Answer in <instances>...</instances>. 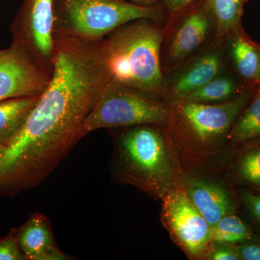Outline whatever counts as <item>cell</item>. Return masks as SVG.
I'll return each mask as SVG.
<instances>
[{"mask_svg":"<svg viewBox=\"0 0 260 260\" xmlns=\"http://www.w3.org/2000/svg\"><path fill=\"white\" fill-rule=\"evenodd\" d=\"M50 81L25 125L7 148L0 196H13L47 179L82 139V127L111 75L102 40L55 41Z\"/></svg>","mask_w":260,"mask_h":260,"instance_id":"cell-1","label":"cell"},{"mask_svg":"<svg viewBox=\"0 0 260 260\" xmlns=\"http://www.w3.org/2000/svg\"><path fill=\"white\" fill-rule=\"evenodd\" d=\"M113 179L162 200L183 187L177 153L162 126L143 124L112 129Z\"/></svg>","mask_w":260,"mask_h":260,"instance_id":"cell-2","label":"cell"},{"mask_svg":"<svg viewBox=\"0 0 260 260\" xmlns=\"http://www.w3.org/2000/svg\"><path fill=\"white\" fill-rule=\"evenodd\" d=\"M165 32L161 22L142 18L108 34L102 47L111 79L165 102L161 65Z\"/></svg>","mask_w":260,"mask_h":260,"instance_id":"cell-3","label":"cell"},{"mask_svg":"<svg viewBox=\"0 0 260 260\" xmlns=\"http://www.w3.org/2000/svg\"><path fill=\"white\" fill-rule=\"evenodd\" d=\"M257 85L221 104H203L185 99L169 104L167 121L162 127L179 160H203L227 143L234 121L254 95Z\"/></svg>","mask_w":260,"mask_h":260,"instance_id":"cell-4","label":"cell"},{"mask_svg":"<svg viewBox=\"0 0 260 260\" xmlns=\"http://www.w3.org/2000/svg\"><path fill=\"white\" fill-rule=\"evenodd\" d=\"M161 3L145 7L126 0H54V40L80 39L101 41L124 24L147 18L161 22Z\"/></svg>","mask_w":260,"mask_h":260,"instance_id":"cell-5","label":"cell"},{"mask_svg":"<svg viewBox=\"0 0 260 260\" xmlns=\"http://www.w3.org/2000/svg\"><path fill=\"white\" fill-rule=\"evenodd\" d=\"M169 104L115 80L106 84L95 107L82 127L81 138L100 129H117L143 124L164 126Z\"/></svg>","mask_w":260,"mask_h":260,"instance_id":"cell-6","label":"cell"},{"mask_svg":"<svg viewBox=\"0 0 260 260\" xmlns=\"http://www.w3.org/2000/svg\"><path fill=\"white\" fill-rule=\"evenodd\" d=\"M161 219L173 240L190 259L208 257L213 246L211 227L188 198L184 188L162 200Z\"/></svg>","mask_w":260,"mask_h":260,"instance_id":"cell-7","label":"cell"},{"mask_svg":"<svg viewBox=\"0 0 260 260\" xmlns=\"http://www.w3.org/2000/svg\"><path fill=\"white\" fill-rule=\"evenodd\" d=\"M161 47L164 74L199 52L215 38L213 20L203 0L172 19Z\"/></svg>","mask_w":260,"mask_h":260,"instance_id":"cell-8","label":"cell"},{"mask_svg":"<svg viewBox=\"0 0 260 260\" xmlns=\"http://www.w3.org/2000/svg\"><path fill=\"white\" fill-rule=\"evenodd\" d=\"M54 2L24 0L10 25L12 42L25 49L50 73L55 49Z\"/></svg>","mask_w":260,"mask_h":260,"instance_id":"cell-9","label":"cell"},{"mask_svg":"<svg viewBox=\"0 0 260 260\" xmlns=\"http://www.w3.org/2000/svg\"><path fill=\"white\" fill-rule=\"evenodd\" d=\"M229 69L224 39L215 37L199 52L164 74V101L169 104L182 100Z\"/></svg>","mask_w":260,"mask_h":260,"instance_id":"cell-10","label":"cell"},{"mask_svg":"<svg viewBox=\"0 0 260 260\" xmlns=\"http://www.w3.org/2000/svg\"><path fill=\"white\" fill-rule=\"evenodd\" d=\"M51 73L25 49L12 42L0 49V102L13 98L41 95Z\"/></svg>","mask_w":260,"mask_h":260,"instance_id":"cell-11","label":"cell"},{"mask_svg":"<svg viewBox=\"0 0 260 260\" xmlns=\"http://www.w3.org/2000/svg\"><path fill=\"white\" fill-rule=\"evenodd\" d=\"M183 188L210 227L225 215L237 211V201L234 195L215 181L191 179L183 183Z\"/></svg>","mask_w":260,"mask_h":260,"instance_id":"cell-12","label":"cell"},{"mask_svg":"<svg viewBox=\"0 0 260 260\" xmlns=\"http://www.w3.org/2000/svg\"><path fill=\"white\" fill-rule=\"evenodd\" d=\"M17 238L25 260H68L56 244L50 221L44 214H32L16 229Z\"/></svg>","mask_w":260,"mask_h":260,"instance_id":"cell-13","label":"cell"},{"mask_svg":"<svg viewBox=\"0 0 260 260\" xmlns=\"http://www.w3.org/2000/svg\"><path fill=\"white\" fill-rule=\"evenodd\" d=\"M229 68L243 83L257 85L260 80V44L248 37L243 27L224 38Z\"/></svg>","mask_w":260,"mask_h":260,"instance_id":"cell-14","label":"cell"},{"mask_svg":"<svg viewBox=\"0 0 260 260\" xmlns=\"http://www.w3.org/2000/svg\"><path fill=\"white\" fill-rule=\"evenodd\" d=\"M40 95L13 98L0 102V144L8 148L18 136Z\"/></svg>","mask_w":260,"mask_h":260,"instance_id":"cell-15","label":"cell"},{"mask_svg":"<svg viewBox=\"0 0 260 260\" xmlns=\"http://www.w3.org/2000/svg\"><path fill=\"white\" fill-rule=\"evenodd\" d=\"M250 86L255 85L243 83L232 70L229 69L189 94L184 99L203 104H221L239 96Z\"/></svg>","mask_w":260,"mask_h":260,"instance_id":"cell-16","label":"cell"},{"mask_svg":"<svg viewBox=\"0 0 260 260\" xmlns=\"http://www.w3.org/2000/svg\"><path fill=\"white\" fill-rule=\"evenodd\" d=\"M260 138V84L231 128L227 143L236 148Z\"/></svg>","mask_w":260,"mask_h":260,"instance_id":"cell-17","label":"cell"},{"mask_svg":"<svg viewBox=\"0 0 260 260\" xmlns=\"http://www.w3.org/2000/svg\"><path fill=\"white\" fill-rule=\"evenodd\" d=\"M249 0H203L213 20L215 37L224 39L242 27L244 5Z\"/></svg>","mask_w":260,"mask_h":260,"instance_id":"cell-18","label":"cell"},{"mask_svg":"<svg viewBox=\"0 0 260 260\" xmlns=\"http://www.w3.org/2000/svg\"><path fill=\"white\" fill-rule=\"evenodd\" d=\"M234 169L236 177L248 189L260 192V138L239 147Z\"/></svg>","mask_w":260,"mask_h":260,"instance_id":"cell-19","label":"cell"},{"mask_svg":"<svg viewBox=\"0 0 260 260\" xmlns=\"http://www.w3.org/2000/svg\"><path fill=\"white\" fill-rule=\"evenodd\" d=\"M252 235L250 228L235 213L225 215L211 226L212 240L215 244L237 245Z\"/></svg>","mask_w":260,"mask_h":260,"instance_id":"cell-20","label":"cell"},{"mask_svg":"<svg viewBox=\"0 0 260 260\" xmlns=\"http://www.w3.org/2000/svg\"><path fill=\"white\" fill-rule=\"evenodd\" d=\"M0 260H25L19 246L16 229H12L0 240Z\"/></svg>","mask_w":260,"mask_h":260,"instance_id":"cell-21","label":"cell"},{"mask_svg":"<svg viewBox=\"0 0 260 260\" xmlns=\"http://www.w3.org/2000/svg\"><path fill=\"white\" fill-rule=\"evenodd\" d=\"M235 246L240 260H260V238L254 234L245 242Z\"/></svg>","mask_w":260,"mask_h":260,"instance_id":"cell-22","label":"cell"},{"mask_svg":"<svg viewBox=\"0 0 260 260\" xmlns=\"http://www.w3.org/2000/svg\"><path fill=\"white\" fill-rule=\"evenodd\" d=\"M239 198L253 217L260 224V194L248 189H241Z\"/></svg>","mask_w":260,"mask_h":260,"instance_id":"cell-23","label":"cell"},{"mask_svg":"<svg viewBox=\"0 0 260 260\" xmlns=\"http://www.w3.org/2000/svg\"><path fill=\"white\" fill-rule=\"evenodd\" d=\"M202 0H160L171 20L184 13Z\"/></svg>","mask_w":260,"mask_h":260,"instance_id":"cell-24","label":"cell"},{"mask_svg":"<svg viewBox=\"0 0 260 260\" xmlns=\"http://www.w3.org/2000/svg\"><path fill=\"white\" fill-rule=\"evenodd\" d=\"M208 257L212 260H240L235 245L215 244Z\"/></svg>","mask_w":260,"mask_h":260,"instance_id":"cell-25","label":"cell"},{"mask_svg":"<svg viewBox=\"0 0 260 260\" xmlns=\"http://www.w3.org/2000/svg\"><path fill=\"white\" fill-rule=\"evenodd\" d=\"M133 4L140 5V6L150 7L158 5L160 0H126Z\"/></svg>","mask_w":260,"mask_h":260,"instance_id":"cell-26","label":"cell"},{"mask_svg":"<svg viewBox=\"0 0 260 260\" xmlns=\"http://www.w3.org/2000/svg\"><path fill=\"white\" fill-rule=\"evenodd\" d=\"M7 147L4 145L0 144V168H1L2 164H3V160L6 152Z\"/></svg>","mask_w":260,"mask_h":260,"instance_id":"cell-27","label":"cell"},{"mask_svg":"<svg viewBox=\"0 0 260 260\" xmlns=\"http://www.w3.org/2000/svg\"><path fill=\"white\" fill-rule=\"evenodd\" d=\"M259 84H260V80H259ZM259 84H258V85H259Z\"/></svg>","mask_w":260,"mask_h":260,"instance_id":"cell-28","label":"cell"}]
</instances>
